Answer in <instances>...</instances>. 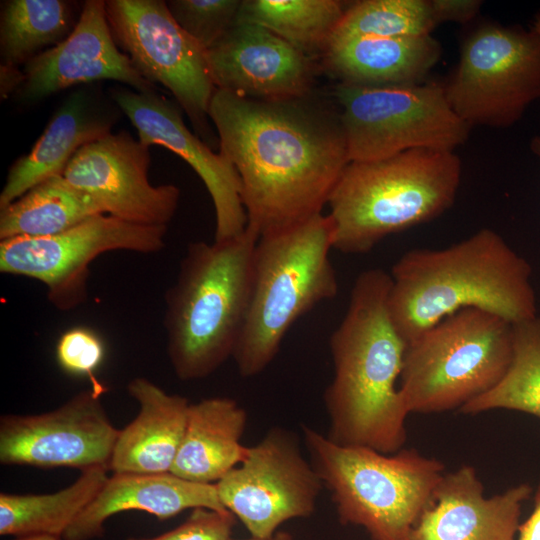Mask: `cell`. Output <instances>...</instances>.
Returning <instances> with one entry per match:
<instances>
[{
	"instance_id": "obj_1",
	"label": "cell",
	"mask_w": 540,
	"mask_h": 540,
	"mask_svg": "<svg viewBox=\"0 0 540 540\" xmlns=\"http://www.w3.org/2000/svg\"><path fill=\"white\" fill-rule=\"evenodd\" d=\"M301 99L260 100L216 88L210 102L219 152L240 178L247 228L259 238L321 214L350 162L339 117Z\"/></svg>"
},
{
	"instance_id": "obj_2",
	"label": "cell",
	"mask_w": 540,
	"mask_h": 540,
	"mask_svg": "<svg viewBox=\"0 0 540 540\" xmlns=\"http://www.w3.org/2000/svg\"><path fill=\"white\" fill-rule=\"evenodd\" d=\"M391 283L380 268L357 276L329 340L334 373L323 394L331 441L385 454L402 449L410 414L399 389L406 342L389 312Z\"/></svg>"
},
{
	"instance_id": "obj_3",
	"label": "cell",
	"mask_w": 540,
	"mask_h": 540,
	"mask_svg": "<svg viewBox=\"0 0 540 540\" xmlns=\"http://www.w3.org/2000/svg\"><path fill=\"white\" fill-rule=\"evenodd\" d=\"M390 275L389 312L406 343L465 308L513 324L537 315L530 263L490 228L446 248L409 250Z\"/></svg>"
},
{
	"instance_id": "obj_4",
	"label": "cell",
	"mask_w": 540,
	"mask_h": 540,
	"mask_svg": "<svg viewBox=\"0 0 540 540\" xmlns=\"http://www.w3.org/2000/svg\"><path fill=\"white\" fill-rule=\"evenodd\" d=\"M259 236L249 228L212 243H190L165 295L167 353L183 381L208 377L233 353L250 299Z\"/></svg>"
},
{
	"instance_id": "obj_5",
	"label": "cell",
	"mask_w": 540,
	"mask_h": 540,
	"mask_svg": "<svg viewBox=\"0 0 540 540\" xmlns=\"http://www.w3.org/2000/svg\"><path fill=\"white\" fill-rule=\"evenodd\" d=\"M461 176L454 151L421 148L349 162L328 201L333 249L366 254L387 236L438 218L453 206Z\"/></svg>"
},
{
	"instance_id": "obj_6",
	"label": "cell",
	"mask_w": 540,
	"mask_h": 540,
	"mask_svg": "<svg viewBox=\"0 0 540 540\" xmlns=\"http://www.w3.org/2000/svg\"><path fill=\"white\" fill-rule=\"evenodd\" d=\"M333 246L334 226L323 213L258 239L248 310L232 357L242 377L262 373L296 320L336 296Z\"/></svg>"
},
{
	"instance_id": "obj_7",
	"label": "cell",
	"mask_w": 540,
	"mask_h": 540,
	"mask_svg": "<svg viewBox=\"0 0 540 540\" xmlns=\"http://www.w3.org/2000/svg\"><path fill=\"white\" fill-rule=\"evenodd\" d=\"M309 460L330 492L340 523L371 540H410L444 475V464L415 449L392 454L344 446L302 426Z\"/></svg>"
},
{
	"instance_id": "obj_8",
	"label": "cell",
	"mask_w": 540,
	"mask_h": 540,
	"mask_svg": "<svg viewBox=\"0 0 540 540\" xmlns=\"http://www.w3.org/2000/svg\"><path fill=\"white\" fill-rule=\"evenodd\" d=\"M513 355V323L459 310L406 343L399 389L409 413L460 409L494 388Z\"/></svg>"
},
{
	"instance_id": "obj_9",
	"label": "cell",
	"mask_w": 540,
	"mask_h": 540,
	"mask_svg": "<svg viewBox=\"0 0 540 540\" xmlns=\"http://www.w3.org/2000/svg\"><path fill=\"white\" fill-rule=\"evenodd\" d=\"M335 95L350 162L380 160L421 148L455 151L472 129L451 108L442 82L339 83Z\"/></svg>"
},
{
	"instance_id": "obj_10",
	"label": "cell",
	"mask_w": 540,
	"mask_h": 540,
	"mask_svg": "<svg viewBox=\"0 0 540 540\" xmlns=\"http://www.w3.org/2000/svg\"><path fill=\"white\" fill-rule=\"evenodd\" d=\"M443 86L451 108L471 128L513 126L540 98V37L521 26L477 27Z\"/></svg>"
},
{
	"instance_id": "obj_11",
	"label": "cell",
	"mask_w": 540,
	"mask_h": 540,
	"mask_svg": "<svg viewBox=\"0 0 540 540\" xmlns=\"http://www.w3.org/2000/svg\"><path fill=\"white\" fill-rule=\"evenodd\" d=\"M105 11L115 44L135 70L170 91L198 135L207 138L216 87L206 50L176 23L166 1L107 0Z\"/></svg>"
},
{
	"instance_id": "obj_12",
	"label": "cell",
	"mask_w": 540,
	"mask_h": 540,
	"mask_svg": "<svg viewBox=\"0 0 540 540\" xmlns=\"http://www.w3.org/2000/svg\"><path fill=\"white\" fill-rule=\"evenodd\" d=\"M166 233V226L136 225L96 214L55 235L0 240V272L40 281L55 307L70 310L86 299L94 259L117 250L157 253L165 247Z\"/></svg>"
},
{
	"instance_id": "obj_13",
	"label": "cell",
	"mask_w": 540,
	"mask_h": 540,
	"mask_svg": "<svg viewBox=\"0 0 540 540\" xmlns=\"http://www.w3.org/2000/svg\"><path fill=\"white\" fill-rule=\"evenodd\" d=\"M216 486L224 507L251 537L269 538L285 522L310 517L323 484L297 436L275 426Z\"/></svg>"
},
{
	"instance_id": "obj_14",
	"label": "cell",
	"mask_w": 540,
	"mask_h": 540,
	"mask_svg": "<svg viewBox=\"0 0 540 540\" xmlns=\"http://www.w3.org/2000/svg\"><path fill=\"white\" fill-rule=\"evenodd\" d=\"M103 392L104 387L95 381L52 411L2 415L1 464L109 469L120 430L107 415Z\"/></svg>"
},
{
	"instance_id": "obj_15",
	"label": "cell",
	"mask_w": 540,
	"mask_h": 540,
	"mask_svg": "<svg viewBox=\"0 0 540 540\" xmlns=\"http://www.w3.org/2000/svg\"><path fill=\"white\" fill-rule=\"evenodd\" d=\"M149 148L128 131L111 132L81 147L62 176L90 195L104 214L136 225L168 227L180 189L150 183Z\"/></svg>"
},
{
	"instance_id": "obj_16",
	"label": "cell",
	"mask_w": 540,
	"mask_h": 540,
	"mask_svg": "<svg viewBox=\"0 0 540 540\" xmlns=\"http://www.w3.org/2000/svg\"><path fill=\"white\" fill-rule=\"evenodd\" d=\"M110 97L138 131L141 142L161 145L185 160L205 184L215 210L214 240L241 235L247 228L241 182L233 165L185 125L178 107L156 91L113 87Z\"/></svg>"
},
{
	"instance_id": "obj_17",
	"label": "cell",
	"mask_w": 540,
	"mask_h": 540,
	"mask_svg": "<svg viewBox=\"0 0 540 540\" xmlns=\"http://www.w3.org/2000/svg\"><path fill=\"white\" fill-rule=\"evenodd\" d=\"M22 70L25 80L14 95L22 104L99 80H114L138 92L156 91L115 44L104 0H86L69 36L30 59Z\"/></svg>"
},
{
	"instance_id": "obj_18",
	"label": "cell",
	"mask_w": 540,
	"mask_h": 540,
	"mask_svg": "<svg viewBox=\"0 0 540 540\" xmlns=\"http://www.w3.org/2000/svg\"><path fill=\"white\" fill-rule=\"evenodd\" d=\"M205 53L215 87L243 97L300 99L313 81L311 59L255 23L236 20Z\"/></svg>"
},
{
	"instance_id": "obj_19",
	"label": "cell",
	"mask_w": 540,
	"mask_h": 540,
	"mask_svg": "<svg viewBox=\"0 0 540 540\" xmlns=\"http://www.w3.org/2000/svg\"><path fill=\"white\" fill-rule=\"evenodd\" d=\"M532 487L521 483L491 497L476 470L444 473L410 540H515L523 503Z\"/></svg>"
},
{
	"instance_id": "obj_20",
	"label": "cell",
	"mask_w": 540,
	"mask_h": 540,
	"mask_svg": "<svg viewBox=\"0 0 540 540\" xmlns=\"http://www.w3.org/2000/svg\"><path fill=\"white\" fill-rule=\"evenodd\" d=\"M120 108L92 86L85 85L62 101L31 150L10 167L0 193V209L44 180L62 175L84 145L111 133Z\"/></svg>"
},
{
	"instance_id": "obj_21",
	"label": "cell",
	"mask_w": 540,
	"mask_h": 540,
	"mask_svg": "<svg viewBox=\"0 0 540 540\" xmlns=\"http://www.w3.org/2000/svg\"><path fill=\"white\" fill-rule=\"evenodd\" d=\"M227 510L216 484L189 481L173 473H114L65 531L64 540H92L104 534V523L120 512L137 510L168 520L187 509Z\"/></svg>"
},
{
	"instance_id": "obj_22",
	"label": "cell",
	"mask_w": 540,
	"mask_h": 540,
	"mask_svg": "<svg viewBox=\"0 0 540 540\" xmlns=\"http://www.w3.org/2000/svg\"><path fill=\"white\" fill-rule=\"evenodd\" d=\"M128 393L139 406L137 416L117 438L109 469L114 473H169L179 451L190 402L168 394L144 377L132 379Z\"/></svg>"
},
{
	"instance_id": "obj_23",
	"label": "cell",
	"mask_w": 540,
	"mask_h": 540,
	"mask_svg": "<svg viewBox=\"0 0 540 540\" xmlns=\"http://www.w3.org/2000/svg\"><path fill=\"white\" fill-rule=\"evenodd\" d=\"M441 55V44L432 35H425L336 39L323 56L327 70L340 83L402 86L424 82Z\"/></svg>"
},
{
	"instance_id": "obj_24",
	"label": "cell",
	"mask_w": 540,
	"mask_h": 540,
	"mask_svg": "<svg viewBox=\"0 0 540 540\" xmlns=\"http://www.w3.org/2000/svg\"><path fill=\"white\" fill-rule=\"evenodd\" d=\"M248 415L229 397L190 404L185 433L171 473L183 479L216 484L246 456L241 443Z\"/></svg>"
},
{
	"instance_id": "obj_25",
	"label": "cell",
	"mask_w": 540,
	"mask_h": 540,
	"mask_svg": "<svg viewBox=\"0 0 540 540\" xmlns=\"http://www.w3.org/2000/svg\"><path fill=\"white\" fill-rule=\"evenodd\" d=\"M107 467L82 471L71 485L48 494H0V535L13 538L65 531L95 498L108 479Z\"/></svg>"
},
{
	"instance_id": "obj_26",
	"label": "cell",
	"mask_w": 540,
	"mask_h": 540,
	"mask_svg": "<svg viewBox=\"0 0 540 540\" xmlns=\"http://www.w3.org/2000/svg\"><path fill=\"white\" fill-rule=\"evenodd\" d=\"M96 214L104 213L90 195L55 175L0 209V240L55 235Z\"/></svg>"
},
{
	"instance_id": "obj_27",
	"label": "cell",
	"mask_w": 540,
	"mask_h": 540,
	"mask_svg": "<svg viewBox=\"0 0 540 540\" xmlns=\"http://www.w3.org/2000/svg\"><path fill=\"white\" fill-rule=\"evenodd\" d=\"M347 7L337 0H246L236 20L265 27L311 58L325 54Z\"/></svg>"
},
{
	"instance_id": "obj_28",
	"label": "cell",
	"mask_w": 540,
	"mask_h": 540,
	"mask_svg": "<svg viewBox=\"0 0 540 540\" xmlns=\"http://www.w3.org/2000/svg\"><path fill=\"white\" fill-rule=\"evenodd\" d=\"M73 3L64 0H10L0 17L1 64L19 66L61 43L76 25Z\"/></svg>"
},
{
	"instance_id": "obj_29",
	"label": "cell",
	"mask_w": 540,
	"mask_h": 540,
	"mask_svg": "<svg viewBox=\"0 0 540 540\" xmlns=\"http://www.w3.org/2000/svg\"><path fill=\"white\" fill-rule=\"evenodd\" d=\"M505 409L540 418V315L513 324V355L502 380L459 409L475 415Z\"/></svg>"
},
{
	"instance_id": "obj_30",
	"label": "cell",
	"mask_w": 540,
	"mask_h": 540,
	"mask_svg": "<svg viewBox=\"0 0 540 540\" xmlns=\"http://www.w3.org/2000/svg\"><path fill=\"white\" fill-rule=\"evenodd\" d=\"M437 25L430 0H363L347 7L331 41L355 36L432 35Z\"/></svg>"
},
{
	"instance_id": "obj_31",
	"label": "cell",
	"mask_w": 540,
	"mask_h": 540,
	"mask_svg": "<svg viewBox=\"0 0 540 540\" xmlns=\"http://www.w3.org/2000/svg\"><path fill=\"white\" fill-rule=\"evenodd\" d=\"M240 0H169L168 10L176 23L205 50L233 26Z\"/></svg>"
},
{
	"instance_id": "obj_32",
	"label": "cell",
	"mask_w": 540,
	"mask_h": 540,
	"mask_svg": "<svg viewBox=\"0 0 540 540\" xmlns=\"http://www.w3.org/2000/svg\"><path fill=\"white\" fill-rule=\"evenodd\" d=\"M105 347L100 336L90 328L77 326L65 331L56 345L60 367L74 375L92 377L101 365Z\"/></svg>"
},
{
	"instance_id": "obj_33",
	"label": "cell",
	"mask_w": 540,
	"mask_h": 540,
	"mask_svg": "<svg viewBox=\"0 0 540 540\" xmlns=\"http://www.w3.org/2000/svg\"><path fill=\"white\" fill-rule=\"evenodd\" d=\"M236 520L228 510L194 508L183 523L168 532L155 537H130L126 540H230Z\"/></svg>"
},
{
	"instance_id": "obj_34",
	"label": "cell",
	"mask_w": 540,
	"mask_h": 540,
	"mask_svg": "<svg viewBox=\"0 0 540 540\" xmlns=\"http://www.w3.org/2000/svg\"><path fill=\"white\" fill-rule=\"evenodd\" d=\"M430 2L438 25L444 22L466 24L478 15L483 3L479 0H430Z\"/></svg>"
},
{
	"instance_id": "obj_35",
	"label": "cell",
	"mask_w": 540,
	"mask_h": 540,
	"mask_svg": "<svg viewBox=\"0 0 540 540\" xmlns=\"http://www.w3.org/2000/svg\"><path fill=\"white\" fill-rule=\"evenodd\" d=\"M515 540H540V482L534 494L533 509L529 517L520 523Z\"/></svg>"
},
{
	"instance_id": "obj_36",
	"label": "cell",
	"mask_w": 540,
	"mask_h": 540,
	"mask_svg": "<svg viewBox=\"0 0 540 540\" xmlns=\"http://www.w3.org/2000/svg\"><path fill=\"white\" fill-rule=\"evenodd\" d=\"M25 80L23 70L18 66L1 64L0 66V96L2 100L15 95Z\"/></svg>"
},
{
	"instance_id": "obj_37",
	"label": "cell",
	"mask_w": 540,
	"mask_h": 540,
	"mask_svg": "<svg viewBox=\"0 0 540 540\" xmlns=\"http://www.w3.org/2000/svg\"><path fill=\"white\" fill-rule=\"evenodd\" d=\"M230 540H236V539H230ZM237 540H294V537L291 533L287 531L279 530L278 532H276L273 536L269 538L250 537L246 539H237Z\"/></svg>"
},
{
	"instance_id": "obj_38",
	"label": "cell",
	"mask_w": 540,
	"mask_h": 540,
	"mask_svg": "<svg viewBox=\"0 0 540 540\" xmlns=\"http://www.w3.org/2000/svg\"><path fill=\"white\" fill-rule=\"evenodd\" d=\"M11 540H60V537H56L52 535H34V536L12 538Z\"/></svg>"
},
{
	"instance_id": "obj_39",
	"label": "cell",
	"mask_w": 540,
	"mask_h": 540,
	"mask_svg": "<svg viewBox=\"0 0 540 540\" xmlns=\"http://www.w3.org/2000/svg\"><path fill=\"white\" fill-rule=\"evenodd\" d=\"M531 152L540 159V136L533 137L530 141Z\"/></svg>"
},
{
	"instance_id": "obj_40",
	"label": "cell",
	"mask_w": 540,
	"mask_h": 540,
	"mask_svg": "<svg viewBox=\"0 0 540 540\" xmlns=\"http://www.w3.org/2000/svg\"><path fill=\"white\" fill-rule=\"evenodd\" d=\"M531 29L540 37V14H537L533 20Z\"/></svg>"
}]
</instances>
